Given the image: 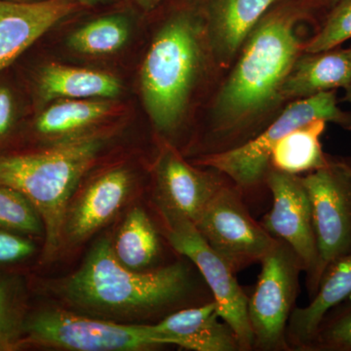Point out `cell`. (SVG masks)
<instances>
[{
    "mask_svg": "<svg viewBox=\"0 0 351 351\" xmlns=\"http://www.w3.org/2000/svg\"><path fill=\"white\" fill-rule=\"evenodd\" d=\"M193 267L182 256V261L154 269H128L115 256L112 239L104 237L88 252L80 269L56 284V290L69 306L104 319L163 318L214 301Z\"/></svg>",
    "mask_w": 351,
    "mask_h": 351,
    "instance_id": "6da1fadb",
    "label": "cell"
},
{
    "mask_svg": "<svg viewBox=\"0 0 351 351\" xmlns=\"http://www.w3.org/2000/svg\"><path fill=\"white\" fill-rule=\"evenodd\" d=\"M331 0H277L247 38L243 53L217 101L218 140L237 137L252 119L280 97L283 82L301 51L295 25Z\"/></svg>",
    "mask_w": 351,
    "mask_h": 351,
    "instance_id": "7a4b0ae2",
    "label": "cell"
},
{
    "mask_svg": "<svg viewBox=\"0 0 351 351\" xmlns=\"http://www.w3.org/2000/svg\"><path fill=\"white\" fill-rule=\"evenodd\" d=\"M101 145L100 138L82 136L43 151L0 154V186L19 191L43 219L45 260L62 251L66 207Z\"/></svg>",
    "mask_w": 351,
    "mask_h": 351,
    "instance_id": "3957f363",
    "label": "cell"
},
{
    "mask_svg": "<svg viewBox=\"0 0 351 351\" xmlns=\"http://www.w3.org/2000/svg\"><path fill=\"white\" fill-rule=\"evenodd\" d=\"M195 21L179 14L164 25L152 43L141 71L145 107L159 131L179 125L199 64Z\"/></svg>",
    "mask_w": 351,
    "mask_h": 351,
    "instance_id": "277c9868",
    "label": "cell"
},
{
    "mask_svg": "<svg viewBox=\"0 0 351 351\" xmlns=\"http://www.w3.org/2000/svg\"><path fill=\"white\" fill-rule=\"evenodd\" d=\"M315 119L351 129V114L339 107L336 90L322 92L291 104L267 128L244 144L228 151L205 154L196 164L225 175L246 199L247 195L265 184L270 156L277 143L293 129Z\"/></svg>",
    "mask_w": 351,
    "mask_h": 351,
    "instance_id": "5b68a950",
    "label": "cell"
},
{
    "mask_svg": "<svg viewBox=\"0 0 351 351\" xmlns=\"http://www.w3.org/2000/svg\"><path fill=\"white\" fill-rule=\"evenodd\" d=\"M75 351H135L161 346L149 324H119L62 308L27 315L23 346Z\"/></svg>",
    "mask_w": 351,
    "mask_h": 351,
    "instance_id": "8992f818",
    "label": "cell"
},
{
    "mask_svg": "<svg viewBox=\"0 0 351 351\" xmlns=\"http://www.w3.org/2000/svg\"><path fill=\"white\" fill-rule=\"evenodd\" d=\"M260 263L262 270L247 306L253 350L291 351L286 332L300 293L301 261L288 245L276 240Z\"/></svg>",
    "mask_w": 351,
    "mask_h": 351,
    "instance_id": "52a82bcc",
    "label": "cell"
},
{
    "mask_svg": "<svg viewBox=\"0 0 351 351\" xmlns=\"http://www.w3.org/2000/svg\"><path fill=\"white\" fill-rule=\"evenodd\" d=\"M157 216L171 248L191 261L204 279L219 317L232 327L240 350H253V332L247 311L249 297L239 285L237 274L209 246L193 221L174 215L157 213Z\"/></svg>",
    "mask_w": 351,
    "mask_h": 351,
    "instance_id": "ba28073f",
    "label": "cell"
},
{
    "mask_svg": "<svg viewBox=\"0 0 351 351\" xmlns=\"http://www.w3.org/2000/svg\"><path fill=\"white\" fill-rule=\"evenodd\" d=\"M195 226L235 274L262 262L276 243L253 218L243 195L230 181L219 189Z\"/></svg>",
    "mask_w": 351,
    "mask_h": 351,
    "instance_id": "9c48e42d",
    "label": "cell"
},
{
    "mask_svg": "<svg viewBox=\"0 0 351 351\" xmlns=\"http://www.w3.org/2000/svg\"><path fill=\"white\" fill-rule=\"evenodd\" d=\"M301 177L313 210L319 285L328 265L351 253V163L329 157L326 165Z\"/></svg>",
    "mask_w": 351,
    "mask_h": 351,
    "instance_id": "30bf717a",
    "label": "cell"
},
{
    "mask_svg": "<svg viewBox=\"0 0 351 351\" xmlns=\"http://www.w3.org/2000/svg\"><path fill=\"white\" fill-rule=\"evenodd\" d=\"M265 186L271 195L272 204L260 223L274 239L288 245L300 258L311 299L318 288V249L311 200L302 177L270 168Z\"/></svg>",
    "mask_w": 351,
    "mask_h": 351,
    "instance_id": "8fae6325",
    "label": "cell"
},
{
    "mask_svg": "<svg viewBox=\"0 0 351 351\" xmlns=\"http://www.w3.org/2000/svg\"><path fill=\"white\" fill-rule=\"evenodd\" d=\"M206 172L186 162L166 147L156 167L154 205L156 213L174 215L196 223L219 189L230 181L219 171Z\"/></svg>",
    "mask_w": 351,
    "mask_h": 351,
    "instance_id": "7c38bea8",
    "label": "cell"
},
{
    "mask_svg": "<svg viewBox=\"0 0 351 351\" xmlns=\"http://www.w3.org/2000/svg\"><path fill=\"white\" fill-rule=\"evenodd\" d=\"M134 181L123 167L97 175L76 191L64 214L62 249L84 243L122 209L133 191Z\"/></svg>",
    "mask_w": 351,
    "mask_h": 351,
    "instance_id": "4fadbf2b",
    "label": "cell"
},
{
    "mask_svg": "<svg viewBox=\"0 0 351 351\" xmlns=\"http://www.w3.org/2000/svg\"><path fill=\"white\" fill-rule=\"evenodd\" d=\"M82 8L77 0H0V71L51 27Z\"/></svg>",
    "mask_w": 351,
    "mask_h": 351,
    "instance_id": "5bb4252c",
    "label": "cell"
},
{
    "mask_svg": "<svg viewBox=\"0 0 351 351\" xmlns=\"http://www.w3.org/2000/svg\"><path fill=\"white\" fill-rule=\"evenodd\" d=\"M149 326L161 346L195 351H241L237 335L219 317L215 301L179 309Z\"/></svg>",
    "mask_w": 351,
    "mask_h": 351,
    "instance_id": "9a60e30c",
    "label": "cell"
},
{
    "mask_svg": "<svg viewBox=\"0 0 351 351\" xmlns=\"http://www.w3.org/2000/svg\"><path fill=\"white\" fill-rule=\"evenodd\" d=\"M350 295L351 253L328 265L307 306L295 307L286 332L291 351H306L325 314Z\"/></svg>",
    "mask_w": 351,
    "mask_h": 351,
    "instance_id": "2e32d148",
    "label": "cell"
},
{
    "mask_svg": "<svg viewBox=\"0 0 351 351\" xmlns=\"http://www.w3.org/2000/svg\"><path fill=\"white\" fill-rule=\"evenodd\" d=\"M351 83L348 49L306 53L299 57L280 90L281 98H306L322 92L348 87Z\"/></svg>",
    "mask_w": 351,
    "mask_h": 351,
    "instance_id": "e0dca14e",
    "label": "cell"
},
{
    "mask_svg": "<svg viewBox=\"0 0 351 351\" xmlns=\"http://www.w3.org/2000/svg\"><path fill=\"white\" fill-rule=\"evenodd\" d=\"M38 88L45 100L113 98L121 91L119 80L110 73L58 64L44 66L39 75Z\"/></svg>",
    "mask_w": 351,
    "mask_h": 351,
    "instance_id": "ac0fdd59",
    "label": "cell"
},
{
    "mask_svg": "<svg viewBox=\"0 0 351 351\" xmlns=\"http://www.w3.org/2000/svg\"><path fill=\"white\" fill-rule=\"evenodd\" d=\"M112 248L119 262L128 269L149 270L163 267L158 265L162 255L160 232L142 207H134L126 215L112 240Z\"/></svg>",
    "mask_w": 351,
    "mask_h": 351,
    "instance_id": "d6986e66",
    "label": "cell"
},
{
    "mask_svg": "<svg viewBox=\"0 0 351 351\" xmlns=\"http://www.w3.org/2000/svg\"><path fill=\"white\" fill-rule=\"evenodd\" d=\"M326 125L325 120L315 119L289 132L274 147L270 168L301 176L326 165L330 156L324 154L321 144Z\"/></svg>",
    "mask_w": 351,
    "mask_h": 351,
    "instance_id": "ffe728a7",
    "label": "cell"
},
{
    "mask_svg": "<svg viewBox=\"0 0 351 351\" xmlns=\"http://www.w3.org/2000/svg\"><path fill=\"white\" fill-rule=\"evenodd\" d=\"M277 0H211L210 18L217 45L226 57L239 49Z\"/></svg>",
    "mask_w": 351,
    "mask_h": 351,
    "instance_id": "44dd1931",
    "label": "cell"
},
{
    "mask_svg": "<svg viewBox=\"0 0 351 351\" xmlns=\"http://www.w3.org/2000/svg\"><path fill=\"white\" fill-rule=\"evenodd\" d=\"M110 106L104 101L71 100L51 106L36 119L34 129L38 135L71 140V135L83 130L107 117Z\"/></svg>",
    "mask_w": 351,
    "mask_h": 351,
    "instance_id": "7402d4cb",
    "label": "cell"
},
{
    "mask_svg": "<svg viewBox=\"0 0 351 351\" xmlns=\"http://www.w3.org/2000/svg\"><path fill=\"white\" fill-rule=\"evenodd\" d=\"M129 36L127 21L121 16H105L80 27L69 38L71 47L83 54L117 52Z\"/></svg>",
    "mask_w": 351,
    "mask_h": 351,
    "instance_id": "603a6c76",
    "label": "cell"
},
{
    "mask_svg": "<svg viewBox=\"0 0 351 351\" xmlns=\"http://www.w3.org/2000/svg\"><path fill=\"white\" fill-rule=\"evenodd\" d=\"M25 319L21 286L15 279L0 277V351L23 348Z\"/></svg>",
    "mask_w": 351,
    "mask_h": 351,
    "instance_id": "cb8c5ba5",
    "label": "cell"
},
{
    "mask_svg": "<svg viewBox=\"0 0 351 351\" xmlns=\"http://www.w3.org/2000/svg\"><path fill=\"white\" fill-rule=\"evenodd\" d=\"M0 228L25 234H44L43 219L31 201L6 186H0Z\"/></svg>",
    "mask_w": 351,
    "mask_h": 351,
    "instance_id": "d4e9b609",
    "label": "cell"
},
{
    "mask_svg": "<svg viewBox=\"0 0 351 351\" xmlns=\"http://www.w3.org/2000/svg\"><path fill=\"white\" fill-rule=\"evenodd\" d=\"M306 351H351V295L325 314Z\"/></svg>",
    "mask_w": 351,
    "mask_h": 351,
    "instance_id": "484cf974",
    "label": "cell"
},
{
    "mask_svg": "<svg viewBox=\"0 0 351 351\" xmlns=\"http://www.w3.org/2000/svg\"><path fill=\"white\" fill-rule=\"evenodd\" d=\"M351 39V0H336L323 19L319 31L304 46L306 53L334 49Z\"/></svg>",
    "mask_w": 351,
    "mask_h": 351,
    "instance_id": "4316f807",
    "label": "cell"
},
{
    "mask_svg": "<svg viewBox=\"0 0 351 351\" xmlns=\"http://www.w3.org/2000/svg\"><path fill=\"white\" fill-rule=\"evenodd\" d=\"M34 244L19 235L0 232V263H16L29 257L34 252Z\"/></svg>",
    "mask_w": 351,
    "mask_h": 351,
    "instance_id": "83f0119b",
    "label": "cell"
},
{
    "mask_svg": "<svg viewBox=\"0 0 351 351\" xmlns=\"http://www.w3.org/2000/svg\"><path fill=\"white\" fill-rule=\"evenodd\" d=\"M16 121V106L10 89L0 86V145L10 136Z\"/></svg>",
    "mask_w": 351,
    "mask_h": 351,
    "instance_id": "f1b7e54d",
    "label": "cell"
},
{
    "mask_svg": "<svg viewBox=\"0 0 351 351\" xmlns=\"http://www.w3.org/2000/svg\"><path fill=\"white\" fill-rule=\"evenodd\" d=\"M162 1L163 0H134V2L145 12L154 10Z\"/></svg>",
    "mask_w": 351,
    "mask_h": 351,
    "instance_id": "f546056e",
    "label": "cell"
},
{
    "mask_svg": "<svg viewBox=\"0 0 351 351\" xmlns=\"http://www.w3.org/2000/svg\"><path fill=\"white\" fill-rule=\"evenodd\" d=\"M83 7H92L98 5V4L104 3L107 0H77Z\"/></svg>",
    "mask_w": 351,
    "mask_h": 351,
    "instance_id": "4dcf8cb0",
    "label": "cell"
},
{
    "mask_svg": "<svg viewBox=\"0 0 351 351\" xmlns=\"http://www.w3.org/2000/svg\"><path fill=\"white\" fill-rule=\"evenodd\" d=\"M346 94H345V101H348V103L351 105V83L348 85V87L345 88Z\"/></svg>",
    "mask_w": 351,
    "mask_h": 351,
    "instance_id": "1f68e13d",
    "label": "cell"
},
{
    "mask_svg": "<svg viewBox=\"0 0 351 351\" xmlns=\"http://www.w3.org/2000/svg\"><path fill=\"white\" fill-rule=\"evenodd\" d=\"M18 1H34V0H18Z\"/></svg>",
    "mask_w": 351,
    "mask_h": 351,
    "instance_id": "d6a6232c",
    "label": "cell"
},
{
    "mask_svg": "<svg viewBox=\"0 0 351 351\" xmlns=\"http://www.w3.org/2000/svg\"><path fill=\"white\" fill-rule=\"evenodd\" d=\"M348 51H350V58H351V48H350V49H348Z\"/></svg>",
    "mask_w": 351,
    "mask_h": 351,
    "instance_id": "836d02e7",
    "label": "cell"
},
{
    "mask_svg": "<svg viewBox=\"0 0 351 351\" xmlns=\"http://www.w3.org/2000/svg\"><path fill=\"white\" fill-rule=\"evenodd\" d=\"M331 1L335 2V1H336V0H331Z\"/></svg>",
    "mask_w": 351,
    "mask_h": 351,
    "instance_id": "e575fe53",
    "label": "cell"
}]
</instances>
